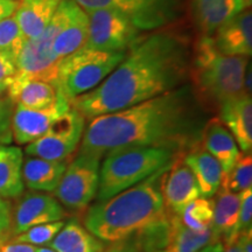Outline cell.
Here are the masks:
<instances>
[{"mask_svg":"<svg viewBox=\"0 0 252 252\" xmlns=\"http://www.w3.org/2000/svg\"><path fill=\"white\" fill-rule=\"evenodd\" d=\"M182 157L184 154L176 157L163 173L161 186L166 213L179 216L189 203L201 196L196 179Z\"/></svg>","mask_w":252,"mask_h":252,"instance_id":"5bb4252c","label":"cell"},{"mask_svg":"<svg viewBox=\"0 0 252 252\" xmlns=\"http://www.w3.org/2000/svg\"><path fill=\"white\" fill-rule=\"evenodd\" d=\"M213 41L220 53L230 56L252 54V12L247 7L219 27L214 33Z\"/></svg>","mask_w":252,"mask_h":252,"instance_id":"2e32d148","label":"cell"},{"mask_svg":"<svg viewBox=\"0 0 252 252\" xmlns=\"http://www.w3.org/2000/svg\"><path fill=\"white\" fill-rule=\"evenodd\" d=\"M86 128V118L71 108L56 119L42 137L28 144L27 156L55 161H67L80 147Z\"/></svg>","mask_w":252,"mask_h":252,"instance_id":"30bf717a","label":"cell"},{"mask_svg":"<svg viewBox=\"0 0 252 252\" xmlns=\"http://www.w3.org/2000/svg\"><path fill=\"white\" fill-rule=\"evenodd\" d=\"M17 74L15 59L9 53L0 50V83L11 80Z\"/></svg>","mask_w":252,"mask_h":252,"instance_id":"836d02e7","label":"cell"},{"mask_svg":"<svg viewBox=\"0 0 252 252\" xmlns=\"http://www.w3.org/2000/svg\"><path fill=\"white\" fill-rule=\"evenodd\" d=\"M181 153L165 147L123 146L104 154L99 167L97 201L115 196L166 168Z\"/></svg>","mask_w":252,"mask_h":252,"instance_id":"5b68a950","label":"cell"},{"mask_svg":"<svg viewBox=\"0 0 252 252\" xmlns=\"http://www.w3.org/2000/svg\"><path fill=\"white\" fill-rule=\"evenodd\" d=\"M238 243L243 252H252V230L241 232L238 235Z\"/></svg>","mask_w":252,"mask_h":252,"instance_id":"f35d334b","label":"cell"},{"mask_svg":"<svg viewBox=\"0 0 252 252\" xmlns=\"http://www.w3.org/2000/svg\"><path fill=\"white\" fill-rule=\"evenodd\" d=\"M37 247L34 245L26 244V243H19L13 239L11 241L0 242V252H36Z\"/></svg>","mask_w":252,"mask_h":252,"instance_id":"d590c367","label":"cell"},{"mask_svg":"<svg viewBox=\"0 0 252 252\" xmlns=\"http://www.w3.org/2000/svg\"><path fill=\"white\" fill-rule=\"evenodd\" d=\"M239 217L238 235L252 229V188H248L239 193Z\"/></svg>","mask_w":252,"mask_h":252,"instance_id":"d6a6232c","label":"cell"},{"mask_svg":"<svg viewBox=\"0 0 252 252\" xmlns=\"http://www.w3.org/2000/svg\"><path fill=\"white\" fill-rule=\"evenodd\" d=\"M62 0H21L14 17L26 39L39 36L48 26Z\"/></svg>","mask_w":252,"mask_h":252,"instance_id":"cb8c5ba5","label":"cell"},{"mask_svg":"<svg viewBox=\"0 0 252 252\" xmlns=\"http://www.w3.org/2000/svg\"><path fill=\"white\" fill-rule=\"evenodd\" d=\"M103 252H143L138 247L137 243H134L133 241H130V238L123 239V241L115 242L111 243V247L108 249H104Z\"/></svg>","mask_w":252,"mask_h":252,"instance_id":"8d00e7d4","label":"cell"},{"mask_svg":"<svg viewBox=\"0 0 252 252\" xmlns=\"http://www.w3.org/2000/svg\"><path fill=\"white\" fill-rule=\"evenodd\" d=\"M247 2H248V4H249V5H250V6H251V0H247Z\"/></svg>","mask_w":252,"mask_h":252,"instance_id":"ee69618b","label":"cell"},{"mask_svg":"<svg viewBox=\"0 0 252 252\" xmlns=\"http://www.w3.org/2000/svg\"><path fill=\"white\" fill-rule=\"evenodd\" d=\"M36 252H56V251L53 250L52 248H45V247H42V248H37V249H36Z\"/></svg>","mask_w":252,"mask_h":252,"instance_id":"7bdbcfd3","label":"cell"},{"mask_svg":"<svg viewBox=\"0 0 252 252\" xmlns=\"http://www.w3.org/2000/svg\"><path fill=\"white\" fill-rule=\"evenodd\" d=\"M25 41L26 37L21 32L14 14L0 21V50L9 53L17 61Z\"/></svg>","mask_w":252,"mask_h":252,"instance_id":"f546056e","label":"cell"},{"mask_svg":"<svg viewBox=\"0 0 252 252\" xmlns=\"http://www.w3.org/2000/svg\"><path fill=\"white\" fill-rule=\"evenodd\" d=\"M49 248L56 252H103L104 243L76 220L64 223Z\"/></svg>","mask_w":252,"mask_h":252,"instance_id":"4316f807","label":"cell"},{"mask_svg":"<svg viewBox=\"0 0 252 252\" xmlns=\"http://www.w3.org/2000/svg\"><path fill=\"white\" fill-rule=\"evenodd\" d=\"M201 145L220 162L222 175L228 174L241 156L238 145L219 117L209 118L201 134Z\"/></svg>","mask_w":252,"mask_h":252,"instance_id":"44dd1931","label":"cell"},{"mask_svg":"<svg viewBox=\"0 0 252 252\" xmlns=\"http://www.w3.org/2000/svg\"><path fill=\"white\" fill-rule=\"evenodd\" d=\"M126 52H100L83 47L60 61L58 84L71 102L98 87L124 60Z\"/></svg>","mask_w":252,"mask_h":252,"instance_id":"8992f818","label":"cell"},{"mask_svg":"<svg viewBox=\"0 0 252 252\" xmlns=\"http://www.w3.org/2000/svg\"><path fill=\"white\" fill-rule=\"evenodd\" d=\"M64 225L63 220H58V222L45 223L32 226L23 234H19L14 236L13 241L19 242V243H26L34 245V247H43V245H49L52 243L55 236L59 234L60 230Z\"/></svg>","mask_w":252,"mask_h":252,"instance_id":"4dcf8cb0","label":"cell"},{"mask_svg":"<svg viewBox=\"0 0 252 252\" xmlns=\"http://www.w3.org/2000/svg\"><path fill=\"white\" fill-rule=\"evenodd\" d=\"M24 152L17 146H0V196L17 198L24 194Z\"/></svg>","mask_w":252,"mask_h":252,"instance_id":"484cf974","label":"cell"},{"mask_svg":"<svg viewBox=\"0 0 252 252\" xmlns=\"http://www.w3.org/2000/svg\"><path fill=\"white\" fill-rule=\"evenodd\" d=\"M219 119L228 128L242 153L252 151V100L245 93L225 100L219 110Z\"/></svg>","mask_w":252,"mask_h":252,"instance_id":"e0dca14e","label":"cell"},{"mask_svg":"<svg viewBox=\"0 0 252 252\" xmlns=\"http://www.w3.org/2000/svg\"><path fill=\"white\" fill-rule=\"evenodd\" d=\"M19 5L18 0H0V21L14 14Z\"/></svg>","mask_w":252,"mask_h":252,"instance_id":"74e56055","label":"cell"},{"mask_svg":"<svg viewBox=\"0 0 252 252\" xmlns=\"http://www.w3.org/2000/svg\"><path fill=\"white\" fill-rule=\"evenodd\" d=\"M67 5L62 0L46 30L34 39H26L17 58V74L14 76L37 78L58 84L60 61L53 52V43L64 23Z\"/></svg>","mask_w":252,"mask_h":252,"instance_id":"ba28073f","label":"cell"},{"mask_svg":"<svg viewBox=\"0 0 252 252\" xmlns=\"http://www.w3.org/2000/svg\"><path fill=\"white\" fill-rule=\"evenodd\" d=\"M168 167L108 200L97 201L84 217L88 231L102 242L115 243L161 220L167 215L161 186Z\"/></svg>","mask_w":252,"mask_h":252,"instance_id":"3957f363","label":"cell"},{"mask_svg":"<svg viewBox=\"0 0 252 252\" xmlns=\"http://www.w3.org/2000/svg\"><path fill=\"white\" fill-rule=\"evenodd\" d=\"M167 217L168 222L159 252H197L207 245L220 242L214 228L194 231L181 222L179 215L167 214Z\"/></svg>","mask_w":252,"mask_h":252,"instance_id":"d6986e66","label":"cell"},{"mask_svg":"<svg viewBox=\"0 0 252 252\" xmlns=\"http://www.w3.org/2000/svg\"><path fill=\"white\" fill-rule=\"evenodd\" d=\"M214 198L213 228L220 236L222 244L237 238L239 217V194L219 188Z\"/></svg>","mask_w":252,"mask_h":252,"instance_id":"d4e9b609","label":"cell"},{"mask_svg":"<svg viewBox=\"0 0 252 252\" xmlns=\"http://www.w3.org/2000/svg\"><path fill=\"white\" fill-rule=\"evenodd\" d=\"M247 7V0H186V15L197 36H213L217 28Z\"/></svg>","mask_w":252,"mask_h":252,"instance_id":"9a60e30c","label":"cell"},{"mask_svg":"<svg viewBox=\"0 0 252 252\" xmlns=\"http://www.w3.org/2000/svg\"><path fill=\"white\" fill-rule=\"evenodd\" d=\"M70 108V102L64 94L55 104L45 109H28L17 105L11 125L13 140L18 145H28L37 140Z\"/></svg>","mask_w":252,"mask_h":252,"instance_id":"4fadbf2b","label":"cell"},{"mask_svg":"<svg viewBox=\"0 0 252 252\" xmlns=\"http://www.w3.org/2000/svg\"><path fill=\"white\" fill-rule=\"evenodd\" d=\"M99 154L78 151L67 165L61 181L54 190L62 206L71 210H83L97 196L99 184Z\"/></svg>","mask_w":252,"mask_h":252,"instance_id":"9c48e42d","label":"cell"},{"mask_svg":"<svg viewBox=\"0 0 252 252\" xmlns=\"http://www.w3.org/2000/svg\"><path fill=\"white\" fill-rule=\"evenodd\" d=\"M67 13L61 31L53 43L56 58L63 59L86 46L89 30L87 12L75 0H65Z\"/></svg>","mask_w":252,"mask_h":252,"instance_id":"ffe728a7","label":"cell"},{"mask_svg":"<svg viewBox=\"0 0 252 252\" xmlns=\"http://www.w3.org/2000/svg\"><path fill=\"white\" fill-rule=\"evenodd\" d=\"M86 12L89 19L86 48L100 52H127L140 36L141 32L121 12L109 8Z\"/></svg>","mask_w":252,"mask_h":252,"instance_id":"8fae6325","label":"cell"},{"mask_svg":"<svg viewBox=\"0 0 252 252\" xmlns=\"http://www.w3.org/2000/svg\"><path fill=\"white\" fill-rule=\"evenodd\" d=\"M6 93L15 105L28 109L48 108L63 94L59 84L23 76L12 77Z\"/></svg>","mask_w":252,"mask_h":252,"instance_id":"ac0fdd59","label":"cell"},{"mask_svg":"<svg viewBox=\"0 0 252 252\" xmlns=\"http://www.w3.org/2000/svg\"><path fill=\"white\" fill-rule=\"evenodd\" d=\"M67 213L58 198L42 191L20 195L12 210V234H23L32 226L63 220Z\"/></svg>","mask_w":252,"mask_h":252,"instance_id":"7c38bea8","label":"cell"},{"mask_svg":"<svg viewBox=\"0 0 252 252\" xmlns=\"http://www.w3.org/2000/svg\"><path fill=\"white\" fill-rule=\"evenodd\" d=\"M12 234V209L7 201L0 196V242Z\"/></svg>","mask_w":252,"mask_h":252,"instance_id":"e575fe53","label":"cell"},{"mask_svg":"<svg viewBox=\"0 0 252 252\" xmlns=\"http://www.w3.org/2000/svg\"><path fill=\"white\" fill-rule=\"evenodd\" d=\"M67 165V161H55L28 156L23 163L24 185L33 191H54L61 181Z\"/></svg>","mask_w":252,"mask_h":252,"instance_id":"603a6c76","label":"cell"},{"mask_svg":"<svg viewBox=\"0 0 252 252\" xmlns=\"http://www.w3.org/2000/svg\"><path fill=\"white\" fill-rule=\"evenodd\" d=\"M84 11L109 8L124 14L140 32H154L181 24L186 0H75Z\"/></svg>","mask_w":252,"mask_h":252,"instance_id":"52a82bcc","label":"cell"},{"mask_svg":"<svg viewBox=\"0 0 252 252\" xmlns=\"http://www.w3.org/2000/svg\"><path fill=\"white\" fill-rule=\"evenodd\" d=\"M184 160L196 179L198 190L202 197L213 198L222 181V167L201 143L184 154Z\"/></svg>","mask_w":252,"mask_h":252,"instance_id":"7402d4cb","label":"cell"},{"mask_svg":"<svg viewBox=\"0 0 252 252\" xmlns=\"http://www.w3.org/2000/svg\"><path fill=\"white\" fill-rule=\"evenodd\" d=\"M245 56H230L216 48L212 36H196L193 42L189 81L198 102L208 112H217L225 100L244 93Z\"/></svg>","mask_w":252,"mask_h":252,"instance_id":"277c9868","label":"cell"},{"mask_svg":"<svg viewBox=\"0 0 252 252\" xmlns=\"http://www.w3.org/2000/svg\"><path fill=\"white\" fill-rule=\"evenodd\" d=\"M223 252H243V251H242L241 245L238 243V239L235 238L232 239V241L226 242V243L223 244Z\"/></svg>","mask_w":252,"mask_h":252,"instance_id":"ab89813d","label":"cell"},{"mask_svg":"<svg viewBox=\"0 0 252 252\" xmlns=\"http://www.w3.org/2000/svg\"><path fill=\"white\" fill-rule=\"evenodd\" d=\"M8 83H9V80L6 81V82H2V83H0V98H1V97L5 94L6 91H7Z\"/></svg>","mask_w":252,"mask_h":252,"instance_id":"b9f144b4","label":"cell"},{"mask_svg":"<svg viewBox=\"0 0 252 252\" xmlns=\"http://www.w3.org/2000/svg\"><path fill=\"white\" fill-rule=\"evenodd\" d=\"M197 252H223V244L220 243V242H219V243L209 244Z\"/></svg>","mask_w":252,"mask_h":252,"instance_id":"60d3db41","label":"cell"},{"mask_svg":"<svg viewBox=\"0 0 252 252\" xmlns=\"http://www.w3.org/2000/svg\"><path fill=\"white\" fill-rule=\"evenodd\" d=\"M180 220L187 228L194 231H204L213 228L214 198L198 197L182 210Z\"/></svg>","mask_w":252,"mask_h":252,"instance_id":"83f0119b","label":"cell"},{"mask_svg":"<svg viewBox=\"0 0 252 252\" xmlns=\"http://www.w3.org/2000/svg\"><path fill=\"white\" fill-rule=\"evenodd\" d=\"M252 185V157L251 153H241L235 166L228 174L222 175L220 188L239 194Z\"/></svg>","mask_w":252,"mask_h":252,"instance_id":"f1b7e54d","label":"cell"},{"mask_svg":"<svg viewBox=\"0 0 252 252\" xmlns=\"http://www.w3.org/2000/svg\"><path fill=\"white\" fill-rule=\"evenodd\" d=\"M210 113L190 83L122 111L90 119L77 151L104 157L123 146H153L185 154L201 143Z\"/></svg>","mask_w":252,"mask_h":252,"instance_id":"7a4b0ae2","label":"cell"},{"mask_svg":"<svg viewBox=\"0 0 252 252\" xmlns=\"http://www.w3.org/2000/svg\"><path fill=\"white\" fill-rule=\"evenodd\" d=\"M14 106V102L8 96L0 98V146L9 145L13 141L11 125Z\"/></svg>","mask_w":252,"mask_h":252,"instance_id":"1f68e13d","label":"cell"},{"mask_svg":"<svg viewBox=\"0 0 252 252\" xmlns=\"http://www.w3.org/2000/svg\"><path fill=\"white\" fill-rule=\"evenodd\" d=\"M193 42L182 23L140 35L115 70L70 105L90 121L184 86L189 81Z\"/></svg>","mask_w":252,"mask_h":252,"instance_id":"6da1fadb","label":"cell"}]
</instances>
